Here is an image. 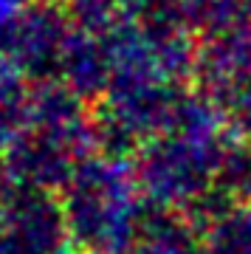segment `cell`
Instances as JSON below:
<instances>
[{
  "instance_id": "cell-1",
  "label": "cell",
  "mask_w": 251,
  "mask_h": 254,
  "mask_svg": "<svg viewBox=\"0 0 251 254\" xmlns=\"http://www.w3.org/2000/svg\"><path fill=\"white\" fill-rule=\"evenodd\" d=\"M26 11V0H0V26H9Z\"/></svg>"
}]
</instances>
